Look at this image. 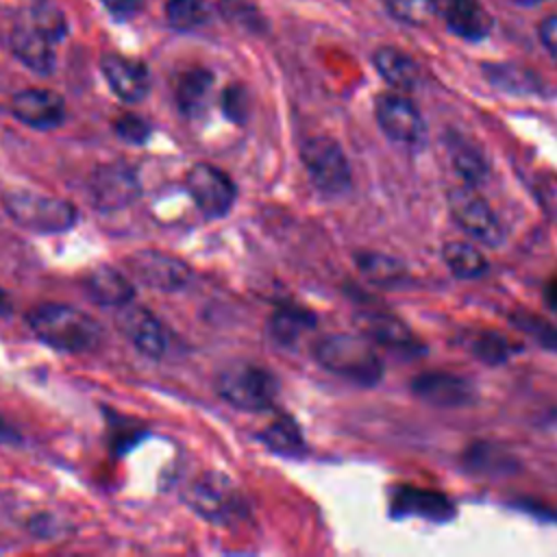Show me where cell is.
<instances>
[{
	"label": "cell",
	"instance_id": "4fadbf2b",
	"mask_svg": "<svg viewBox=\"0 0 557 557\" xmlns=\"http://www.w3.org/2000/svg\"><path fill=\"white\" fill-rule=\"evenodd\" d=\"M11 113L26 126L50 131L65 120V102L52 89L30 87L17 91L11 98Z\"/></svg>",
	"mask_w": 557,
	"mask_h": 557
},
{
	"label": "cell",
	"instance_id": "5bb4252c",
	"mask_svg": "<svg viewBox=\"0 0 557 557\" xmlns=\"http://www.w3.org/2000/svg\"><path fill=\"white\" fill-rule=\"evenodd\" d=\"M111 91L124 102H139L150 91V74L141 61L109 52L100 61Z\"/></svg>",
	"mask_w": 557,
	"mask_h": 557
},
{
	"label": "cell",
	"instance_id": "60d3db41",
	"mask_svg": "<svg viewBox=\"0 0 557 557\" xmlns=\"http://www.w3.org/2000/svg\"><path fill=\"white\" fill-rule=\"evenodd\" d=\"M7 309H9V298H7V294L0 287V313H4Z\"/></svg>",
	"mask_w": 557,
	"mask_h": 557
},
{
	"label": "cell",
	"instance_id": "52a82bcc",
	"mask_svg": "<svg viewBox=\"0 0 557 557\" xmlns=\"http://www.w3.org/2000/svg\"><path fill=\"white\" fill-rule=\"evenodd\" d=\"M311 183L324 194H344L350 187V168L344 150L331 137H311L300 150Z\"/></svg>",
	"mask_w": 557,
	"mask_h": 557
},
{
	"label": "cell",
	"instance_id": "74e56055",
	"mask_svg": "<svg viewBox=\"0 0 557 557\" xmlns=\"http://www.w3.org/2000/svg\"><path fill=\"white\" fill-rule=\"evenodd\" d=\"M107 11L120 20H128L141 11L144 0H102Z\"/></svg>",
	"mask_w": 557,
	"mask_h": 557
},
{
	"label": "cell",
	"instance_id": "9c48e42d",
	"mask_svg": "<svg viewBox=\"0 0 557 557\" xmlns=\"http://www.w3.org/2000/svg\"><path fill=\"white\" fill-rule=\"evenodd\" d=\"M374 115L381 131L396 144L418 148L424 144L426 124L418 107L400 94H381L374 104Z\"/></svg>",
	"mask_w": 557,
	"mask_h": 557
},
{
	"label": "cell",
	"instance_id": "7402d4cb",
	"mask_svg": "<svg viewBox=\"0 0 557 557\" xmlns=\"http://www.w3.org/2000/svg\"><path fill=\"white\" fill-rule=\"evenodd\" d=\"M355 259L361 274L379 287H400L409 281L407 268L394 257L381 252H359Z\"/></svg>",
	"mask_w": 557,
	"mask_h": 557
},
{
	"label": "cell",
	"instance_id": "ffe728a7",
	"mask_svg": "<svg viewBox=\"0 0 557 557\" xmlns=\"http://www.w3.org/2000/svg\"><path fill=\"white\" fill-rule=\"evenodd\" d=\"M372 63L376 72L385 78V83H389L396 89L411 91L420 83V67L411 57H407L398 48H389V46L379 48L372 54Z\"/></svg>",
	"mask_w": 557,
	"mask_h": 557
},
{
	"label": "cell",
	"instance_id": "5b68a950",
	"mask_svg": "<svg viewBox=\"0 0 557 557\" xmlns=\"http://www.w3.org/2000/svg\"><path fill=\"white\" fill-rule=\"evenodd\" d=\"M187 505L213 524H226L244 516L246 503L237 487L218 472H207L185 490Z\"/></svg>",
	"mask_w": 557,
	"mask_h": 557
},
{
	"label": "cell",
	"instance_id": "ac0fdd59",
	"mask_svg": "<svg viewBox=\"0 0 557 557\" xmlns=\"http://www.w3.org/2000/svg\"><path fill=\"white\" fill-rule=\"evenodd\" d=\"M85 287L98 305L115 309L131 302L135 294L133 283L113 265L94 268L85 278Z\"/></svg>",
	"mask_w": 557,
	"mask_h": 557
},
{
	"label": "cell",
	"instance_id": "f35d334b",
	"mask_svg": "<svg viewBox=\"0 0 557 557\" xmlns=\"http://www.w3.org/2000/svg\"><path fill=\"white\" fill-rule=\"evenodd\" d=\"M546 302L553 311H557V281H553L548 287H546Z\"/></svg>",
	"mask_w": 557,
	"mask_h": 557
},
{
	"label": "cell",
	"instance_id": "83f0119b",
	"mask_svg": "<svg viewBox=\"0 0 557 557\" xmlns=\"http://www.w3.org/2000/svg\"><path fill=\"white\" fill-rule=\"evenodd\" d=\"M261 442L278 455H300L305 450V442L300 429L292 418H281L261 431Z\"/></svg>",
	"mask_w": 557,
	"mask_h": 557
},
{
	"label": "cell",
	"instance_id": "277c9868",
	"mask_svg": "<svg viewBox=\"0 0 557 557\" xmlns=\"http://www.w3.org/2000/svg\"><path fill=\"white\" fill-rule=\"evenodd\" d=\"M218 394L242 411H263L278 394L276 376L255 363L226 366L215 379Z\"/></svg>",
	"mask_w": 557,
	"mask_h": 557
},
{
	"label": "cell",
	"instance_id": "8992f818",
	"mask_svg": "<svg viewBox=\"0 0 557 557\" xmlns=\"http://www.w3.org/2000/svg\"><path fill=\"white\" fill-rule=\"evenodd\" d=\"M448 209L453 220L479 244L496 248L505 239V231L492 207L472 185L453 187L448 191Z\"/></svg>",
	"mask_w": 557,
	"mask_h": 557
},
{
	"label": "cell",
	"instance_id": "1f68e13d",
	"mask_svg": "<svg viewBox=\"0 0 557 557\" xmlns=\"http://www.w3.org/2000/svg\"><path fill=\"white\" fill-rule=\"evenodd\" d=\"M113 128H115L117 137L128 141V144H146L150 133H152L150 124L141 115H137V113H122V115H117L115 122H113Z\"/></svg>",
	"mask_w": 557,
	"mask_h": 557
},
{
	"label": "cell",
	"instance_id": "603a6c76",
	"mask_svg": "<svg viewBox=\"0 0 557 557\" xmlns=\"http://www.w3.org/2000/svg\"><path fill=\"white\" fill-rule=\"evenodd\" d=\"M211 85H213V74L209 70H205V67L187 70L178 78V85H176L178 109L189 117L198 115L207 104V96L211 91Z\"/></svg>",
	"mask_w": 557,
	"mask_h": 557
},
{
	"label": "cell",
	"instance_id": "d6a6232c",
	"mask_svg": "<svg viewBox=\"0 0 557 557\" xmlns=\"http://www.w3.org/2000/svg\"><path fill=\"white\" fill-rule=\"evenodd\" d=\"M472 352L487 361V363H500L507 359L509 355V346L507 342L500 337V335H494V333H483L479 335L474 342H472Z\"/></svg>",
	"mask_w": 557,
	"mask_h": 557
},
{
	"label": "cell",
	"instance_id": "44dd1931",
	"mask_svg": "<svg viewBox=\"0 0 557 557\" xmlns=\"http://www.w3.org/2000/svg\"><path fill=\"white\" fill-rule=\"evenodd\" d=\"M357 324L361 329V333L368 339H374L376 344L383 346H394V348H411L413 337L411 331L392 313H381V311H366L357 318Z\"/></svg>",
	"mask_w": 557,
	"mask_h": 557
},
{
	"label": "cell",
	"instance_id": "ab89813d",
	"mask_svg": "<svg viewBox=\"0 0 557 557\" xmlns=\"http://www.w3.org/2000/svg\"><path fill=\"white\" fill-rule=\"evenodd\" d=\"M9 437H13V431L4 424V420L0 418V440H9Z\"/></svg>",
	"mask_w": 557,
	"mask_h": 557
},
{
	"label": "cell",
	"instance_id": "f1b7e54d",
	"mask_svg": "<svg viewBox=\"0 0 557 557\" xmlns=\"http://www.w3.org/2000/svg\"><path fill=\"white\" fill-rule=\"evenodd\" d=\"M165 17L176 30H194L209 22L211 9L205 0H168Z\"/></svg>",
	"mask_w": 557,
	"mask_h": 557
},
{
	"label": "cell",
	"instance_id": "d590c367",
	"mask_svg": "<svg viewBox=\"0 0 557 557\" xmlns=\"http://www.w3.org/2000/svg\"><path fill=\"white\" fill-rule=\"evenodd\" d=\"M520 326L527 331V333H533L542 344L546 346H557V329L542 322V320H535V318H527V320H520Z\"/></svg>",
	"mask_w": 557,
	"mask_h": 557
},
{
	"label": "cell",
	"instance_id": "8d00e7d4",
	"mask_svg": "<svg viewBox=\"0 0 557 557\" xmlns=\"http://www.w3.org/2000/svg\"><path fill=\"white\" fill-rule=\"evenodd\" d=\"M537 35H540V41L542 46L546 48V52L557 59V15H548L540 22V28H537Z\"/></svg>",
	"mask_w": 557,
	"mask_h": 557
},
{
	"label": "cell",
	"instance_id": "b9f144b4",
	"mask_svg": "<svg viewBox=\"0 0 557 557\" xmlns=\"http://www.w3.org/2000/svg\"><path fill=\"white\" fill-rule=\"evenodd\" d=\"M511 2L522 4V7H531V4H540V2H544V0H511Z\"/></svg>",
	"mask_w": 557,
	"mask_h": 557
},
{
	"label": "cell",
	"instance_id": "f546056e",
	"mask_svg": "<svg viewBox=\"0 0 557 557\" xmlns=\"http://www.w3.org/2000/svg\"><path fill=\"white\" fill-rule=\"evenodd\" d=\"M30 24L52 41H59L67 33V24L61 9L48 0H39L33 4Z\"/></svg>",
	"mask_w": 557,
	"mask_h": 557
},
{
	"label": "cell",
	"instance_id": "6da1fadb",
	"mask_svg": "<svg viewBox=\"0 0 557 557\" xmlns=\"http://www.w3.org/2000/svg\"><path fill=\"white\" fill-rule=\"evenodd\" d=\"M28 324L44 344L63 352H87L102 342L98 320L63 302L37 305L28 311Z\"/></svg>",
	"mask_w": 557,
	"mask_h": 557
},
{
	"label": "cell",
	"instance_id": "cb8c5ba5",
	"mask_svg": "<svg viewBox=\"0 0 557 557\" xmlns=\"http://www.w3.org/2000/svg\"><path fill=\"white\" fill-rule=\"evenodd\" d=\"M446 268L457 278H479L487 272V259L483 252L466 242H450L442 250Z\"/></svg>",
	"mask_w": 557,
	"mask_h": 557
},
{
	"label": "cell",
	"instance_id": "484cf974",
	"mask_svg": "<svg viewBox=\"0 0 557 557\" xmlns=\"http://www.w3.org/2000/svg\"><path fill=\"white\" fill-rule=\"evenodd\" d=\"M485 78L503 91L509 94H531L537 89V78L533 72L513 63H487L483 65Z\"/></svg>",
	"mask_w": 557,
	"mask_h": 557
},
{
	"label": "cell",
	"instance_id": "836d02e7",
	"mask_svg": "<svg viewBox=\"0 0 557 557\" xmlns=\"http://www.w3.org/2000/svg\"><path fill=\"white\" fill-rule=\"evenodd\" d=\"M222 111L237 124L248 117V94L242 85H231L222 91Z\"/></svg>",
	"mask_w": 557,
	"mask_h": 557
},
{
	"label": "cell",
	"instance_id": "7a4b0ae2",
	"mask_svg": "<svg viewBox=\"0 0 557 557\" xmlns=\"http://www.w3.org/2000/svg\"><path fill=\"white\" fill-rule=\"evenodd\" d=\"M313 355L322 368L357 385H376L383 376V361L366 335H326L315 344Z\"/></svg>",
	"mask_w": 557,
	"mask_h": 557
},
{
	"label": "cell",
	"instance_id": "8fae6325",
	"mask_svg": "<svg viewBox=\"0 0 557 557\" xmlns=\"http://www.w3.org/2000/svg\"><path fill=\"white\" fill-rule=\"evenodd\" d=\"M126 268L137 281L159 292H178L187 287L191 281V270L187 268V263L152 248H144L128 255Z\"/></svg>",
	"mask_w": 557,
	"mask_h": 557
},
{
	"label": "cell",
	"instance_id": "4dcf8cb0",
	"mask_svg": "<svg viewBox=\"0 0 557 557\" xmlns=\"http://www.w3.org/2000/svg\"><path fill=\"white\" fill-rule=\"evenodd\" d=\"M383 2L387 4L389 13H394L398 20L411 22V24H422L435 11L433 0H383Z\"/></svg>",
	"mask_w": 557,
	"mask_h": 557
},
{
	"label": "cell",
	"instance_id": "e0dca14e",
	"mask_svg": "<svg viewBox=\"0 0 557 557\" xmlns=\"http://www.w3.org/2000/svg\"><path fill=\"white\" fill-rule=\"evenodd\" d=\"M54 41L37 30L30 22L15 26L11 33L13 54L33 72L50 74L54 70Z\"/></svg>",
	"mask_w": 557,
	"mask_h": 557
},
{
	"label": "cell",
	"instance_id": "2e32d148",
	"mask_svg": "<svg viewBox=\"0 0 557 557\" xmlns=\"http://www.w3.org/2000/svg\"><path fill=\"white\" fill-rule=\"evenodd\" d=\"M411 387L420 398L440 407H459L474 396L468 381L448 372H422L411 381Z\"/></svg>",
	"mask_w": 557,
	"mask_h": 557
},
{
	"label": "cell",
	"instance_id": "7c38bea8",
	"mask_svg": "<svg viewBox=\"0 0 557 557\" xmlns=\"http://www.w3.org/2000/svg\"><path fill=\"white\" fill-rule=\"evenodd\" d=\"M117 331L146 357H161L168 348V333L163 324L141 305L126 302L115 313Z\"/></svg>",
	"mask_w": 557,
	"mask_h": 557
},
{
	"label": "cell",
	"instance_id": "9a60e30c",
	"mask_svg": "<svg viewBox=\"0 0 557 557\" xmlns=\"http://www.w3.org/2000/svg\"><path fill=\"white\" fill-rule=\"evenodd\" d=\"M440 11L448 30L466 41H481L492 33L494 20L481 0H442Z\"/></svg>",
	"mask_w": 557,
	"mask_h": 557
},
{
	"label": "cell",
	"instance_id": "ba28073f",
	"mask_svg": "<svg viewBox=\"0 0 557 557\" xmlns=\"http://www.w3.org/2000/svg\"><path fill=\"white\" fill-rule=\"evenodd\" d=\"M87 194L98 211H120L139 198L141 185L131 165L115 161L94 170Z\"/></svg>",
	"mask_w": 557,
	"mask_h": 557
},
{
	"label": "cell",
	"instance_id": "30bf717a",
	"mask_svg": "<svg viewBox=\"0 0 557 557\" xmlns=\"http://www.w3.org/2000/svg\"><path fill=\"white\" fill-rule=\"evenodd\" d=\"M187 191L207 218H222L231 211L237 189L226 172L211 163H196L187 172Z\"/></svg>",
	"mask_w": 557,
	"mask_h": 557
},
{
	"label": "cell",
	"instance_id": "4316f807",
	"mask_svg": "<svg viewBox=\"0 0 557 557\" xmlns=\"http://www.w3.org/2000/svg\"><path fill=\"white\" fill-rule=\"evenodd\" d=\"M315 324L313 315L305 309L298 307H281L272 313L270 318V335L283 344L289 346L294 344L307 329H311Z\"/></svg>",
	"mask_w": 557,
	"mask_h": 557
},
{
	"label": "cell",
	"instance_id": "3957f363",
	"mask_svg": "<svg viewBox=\"0 0 557 557\" xmlns=\"http://www.w3.org/2000/svg\"><path fill=\"white\" fill-rule=\"evenodd\" d=\"M2 205L17 224L37 233H63L72 228L78 218L72 202L28 189H13L4 194Z\"/></svg>",
	"mask_w": 557,
	"mask_h": 557
},
{
	"label": "cell",
	"instance_id": "d6986e66",
	"mask_svg": "<svg viewBox=\"0 0 557 557\" xmlns=\"http://www.w3.org/2000/svg\"><path fill=\"white\" fill-rule=\"evenodd\" d=\"M394 511L398 516H420L426 520L442 522L455 513V507L440 492L405 487L394 496Z\"/></svg>",
	"mask_w": 557,
	"mask_h": 557
},
{
	"label": "cell",
	"instance_id": "e575fe53",
	"mask_svg": "<svg viewBox=\"0 0 557 557\" xmlns=\"http://www.w3.org/2000/svg\"><path fill=\"white\" fill-rule=\"evenodd\" d=\"M222 13L239 24H244L246 28H261L263 26V20L259 15V11L242 0H224L222 2Z\"/></svg>",
	"mask_w": 557,
	"mask_h": 557
},
{
	"label": "cell",
	"instance_id": "d4e9b609",
	"mask_svg": "<svg viewBox=\"0 0 557 557\" xmlns=\"http://www.w3.org/2000/svg\"><path fill=\"white\" fill-rule=\"evenodd\" d=\"M448 152H450V161H453L457 174L468 185L474 187V185H481L487 178L490 170H487V163H485V159H483V154L476 146L457 137V139H450Z\"/></svg>",
	"mask_w": 557,
	"mask_h": 557
}]
</instances>
